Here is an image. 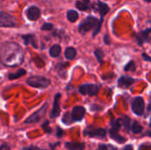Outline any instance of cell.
I'll return each instance as SVG.
<instances>
[{
    "instance_id": "cell-21",
    "label": "cell",
    "mask_w": 151,
    "mask_h": 150,
    "mask_svg": "<svg viewBox=\"0 0 151 150\" xmlns=\"http://www.w3.org/2000/svg\"><path fill=\"white\" fill-rule=\"evenodd\" d=\"M26 74V71L24 70V69H20V70H19L18 72H14V73H10L9 75H8V78H9V80H16V79H18V78H19V77H21V76H23V75H25Z\"/></svg>"
},
{
    "instance_id": "cell-18",
    "label": "cell",
    "mask_w": 151,
    "mask_h": 150,
    "mask_svg": "<svg viewBox=\"0 0 151 150\" xmlns=\"http://www.w3.org/2000/svg\"><path fill=\"white\" fill-rule=\"evenodd\" d=\"M77 55V52H76V50L73 47H69L65 50V56L67 59L69 60H72Z\"/></svg>"
},
{
    "instance_id": "cell-16",
    "label": "cell",
    "mask_w": 151,
    "mask_h": 150,
    "mask_svg": "<svg viewBox=\"0 0 151 150\" xmlns=\"http://www.w3.org/2000/svg\"><path fill=\"white\" fill-rule=\"evenodd\" d=\"M65 148L69 150H84L85 144L79 142H66Z\"/></svg>"
},
{
    "instance_id": "cell-5",
    "label": "cell",
    "mask_w": 151,
    "mask_h": 150,
    "mask_svg": "<svg viewBox=\"0 0 151 150\" xmlns=\"http://www.w3.org/2000/svg\"><path fill=\"white\" fill-rule=\"evenodd\" d=\"M48 108V104L45 103L40 110H38L36 112H35L34 114H32L29 118H27L25 120V124H34V123H37L39 122L46 114V111Z\"/></svg>"
},
{
    "instance_id": "cell-36",
    "label": "cell",
    "mask_w": 151,
    "mask_h": 150,
    "mask_svg": "<svg viewBox=\"0 0 151 150\" xmlns=\"http://www.w3.org/2000/svg\"><path fill=\"white\" fill-rule=\"evenodd\" d=\"M0 150H11V149L7 144H2L0 146Z\"/></svg>"
},
{
    "instance_id": "cell-39",
    "label": "cell",
    "mask_w": 151,
    "mask_h": 150,
    "mask_svg": "<svg viewBox=\"0 0 151 150\" xmlns=\"http://www.w3.org/2000/svg\"><path fill=\"white\" fill-rule=\"evenodd\" d=\"M146 135H149V136H150L151 137V132H148V133H146Z\"/></svg>"
},
{
    "instance_id": "cell-7",
    "label": "cell",
    "mask_w": 151,
    "mask_h": 150,
    "mask_svg": "<svg viewBox=\"0 0 151 150\" xmlns=\"http://www.w3.org/2000/svg\"><path fill=\"white\" fill-rule=\"evenodd\" d=\"M144 108H145V103L143 98L141 96L135 97L132 103V110L134 113L138 116H142L144 112Z\"/></svg>"
},
{
    "instance_id": "cell-25",
    "label": "cell",
    "mask_w": 151,
    "mask_h": 150,
    "mask_svg": "<svg viewBox=\"0 0 151 150\" xmlns=\"http://www.w3.org/2000/svg\"><path fill=\"white\" fill-rule=\"evenodd\" d=\"M142 131V126L138 123V122H134L133 126H132V132L134 133H139Z\"/></svg>"
},
{
    "instance_id": "cell-30",
    "label": "cell",
    "mask_w": 151,
    "mask_h": 150,
    "mask_svg": "<svg viewBox=\"0 0 151 150\" xmlns=\"http://www.w3.org/2000/svg\"><path fill=\"white\" fill-rule=\"evenodd\" d=\"M53 28V25L50 24V23H44L42 26V30L43 31H49V30H51Z\"/></svg>"
},
{
    "instance_id": "cell-19",
    "label": "cell",
    "mask_w": 151,
    "mask_h": 150,
    "mask_svg": "<svg viewBox=\"0 0 151 150\" xmlns=\"http://www.w3.org/2000/svg\"><path fill=\"white\" fill-rule=\"evenodd\" d=\"M61 52V47L59 45H53L50 49V55L53 57H57L60 55Z\"/></svg>"
},
{
    "instance_id": "cell-4",
    "label": "cell",
    "mask_w": 151,
    "mask_h": 150,
    "mask_svg": "<svg viewBox=\"0 0 151 150\" xmlns=\"http://www.w3.org/2000/svg\"><path fill=\"white\" fill-rule=\"evenodd\" d=\"M16 26V18L6 11H0V27H12Z\"/></svg>"
},
{
    "instance_id": "cell-40",
    "label": "cell",
    "mask_w": 151,
    "mask_h": 150,
    "mask_svg": "<svg viewBox=\"0 0 151 150\" xmlns=\"http://www.w3.org/2000/svg\"><path fill=\"white\" fill-rule=\"evenodd\" d=\"M83 1H84V2H85V3H87V4H88V3H89V2H90V1H89V0H83Z\"/></svg>"
},
{
    "instance_id": "cell-41",
    "label": "cell",
    "mask_w": 151,
    "mask_h": 150,
    "mask_svg": "<svg viewBox=\"0 0 151 150\" xmlns=\"http://www.w3.org/2000/svg\"><path fill=\"white\" fill-rule=\"evenodd\" d=\"M144 1H146V2H151V0H144Z\"/></svg>"
},
{
    "instance_id": "cell-13",
    "label": "cell",
    "mask_w": 151,
    "mask_h": 150,
    "mask_svg": "<svg viewBox=\"0 0 151 150\" xmlns=\"http://www.w3.org/2000/svg\"><path fill=\"white\" fill-rule=\"evenodd\" d=\"M151 33V27H149L142 32H140L137 35H136V41L139 44V46H142V44L146 42L149 41V37H150V34Z\"/></svg>"
},
{
    "instance_id": "cell-14",
    "label": "cell",
    "mask_w": 151,
    "mask_h": 150,
    "mask_svg": "<svg viewBox=\"0 0 151 150\" xmlns=\"http://www.w3.org/2000/svg\"><path fill=\"white\" fill-rule=\"evenodd\" d=\"M109 133H110L111 138L113 139L114 141H116L118 143L122 144V143L126 142V141H127V139H126L125 137H123V136H121V135L119 134V130H116V129L111 128V129L109 131Z\"/></svg>"
},
{
    "instance_id": "cell-24",
    "label": "cell",
    "mask_w": 151,
    "mask_h": 150,
    "mask_svg": "<svg viewBox=\"0 0 151 150\" xmlns=\"http://www.w3.org/2000/svg\"><path fill=\"white\" fill-rule=\"evenodd\" d=\"M124 70L126 72H134L136 70V65L134 61H130L127 63V65L125 66Z\"/></svg>"
},
{
    "instance_id": "cell-34",
    "label": "cell",
    "mask_w": 151,
    "mask_h": 150,
    "mask_svg": "<svg viewBox=\"0 0 151 150\" xmlns=\"http://www.w3.org/2000/svg\"><path fill=\"white\" fill-rule=\"evenodd\" d=\"M97 150H108V145H105V144H100L98 146V149Z\"/></svg>"
},
{
    "instance_id": "cell-8",
    "label": "cell",
    "mask_w": 151,
    "mask_h": 150,
    "mask_svg": "<svg viewBox=\"0 0 151 150\" xmlns=\"http://www.w3.org/2000/svg\"><path fill=\"white\" fill-rule=\"evenodd\" d=\"M85 113H86L85 108H83L81 106H76L73 109L72 118H73V121H81L84 118Z\"/></svg>"
},
{
    "instance_id": "cell-17",
    "label": "cell",
    "mask_w": 151,
    "mask_h": 150,
    "mask_svg": "<svg viewBox=\"0 0 151 150\" xmlns=\"http://www.w3.org/2000/svg\"><path fill=\"white\" fill-rule=\"evenodd\" d=\"M97 10H98V11H99L101 17H104V16L109 11L110 8H109V6H108L105 3H103V2L100 1V2H98V4H97Z\"/></svg>"
},
{
    "instance_id": "cell-32",
    "label": "cell",
    "mask_w": 151,
    "mask_h": 150,
    "mask_svg": "<svg viewBox=\"0 0 151 150\" xmlns=\"http://www.w3.org/2000/svg\"><path fill=\"white\" fill-rule=\"evenodd\" d=\"M63 134H64V131L60 127H58L57 128V136L60 138V137L63 136Z\"/></svg>"
},
{
    "instance_id": "cell-2",
    "label": "cell",
    "mask_w": 151,
    "mask_h": 150,
    "mask_svg": "<svg viewBox=\"0 0 151 150\" xmlns=\"http://www.w3.org/2000/svg\"><path fill=\"white\" fill-rule=\"evenodd\" d=\"M103 24V17H101V19L98 20L96 18L88 16L86 18L79 26V31L81 34H85L87 32H89L94 29L93 32V36L95 37L101 29V26Z\"/></svg>"
},
{
    "instance_id": "cell-23",
    "label": "cell",
    "mask_w": 151,
    "mask_h": 150,
    "mask_svg": "<svg viewBox=\"0 0 151 150\" xmlns=\"http://www.w3.org/2000/svg\"><path fill=\"white\" fill-rule=\"evenodd\" d=\"M95 56L96 57L98 62L102 65L104 64V53L102 49H97L96 50H95Z\"/></svg>"
},
{
    "instance_id": "cell-37",
    "label": "cell",
    "mask_w": 151,
    "mask_h": 150,
    "mask_svg": "<svg viewBox=\"0 0 151 150\" xmlns=\"http://www.w3.org/2000/svg\"><path fill=\"white\" fill-rule=\"evenodd\" d=\"M123 150H134L133 145L129 144V145H127V146H125V148L123 149Z\"/></svg>"
},
{
    "instance_id": "cell-27",
    "label": "cell",
    "mask_w": 151,
    "mask_h": 150,
    "mask_svg": "<svg viewBox=\"0 0 151 150\" xmlns=\"http://www.w3.org/2000/svg\"><path fill=\"white\" fill-rule=\"evenodd\" d=\"M62 121L65 124V125H70L71 123L73 122V119L72 118V114L70 115V113H65L64 115V118L62 119Z\"/></svg>"
},
{
    "instance_id": "cell-9",
    "label": "cell",
    "mask_w": 151,
    "mask_h": 150,
    "mask_svg": "<svg viewBox=\"0 0 151 150\" xmlns=\"http://www.w3.org/2000/svg\"><path fill=\"white\" fill-rule=\"evenodd\" d=\"M84 135H88L89 137H100L104 138L106 136V131L103 128H96V129H86L84 131Z\"/></svg>"
},
{
    "instance_id": "cell-11",
    "label": "cell",
    "mask_w": 151,
    "mask_h": 150,
    "mask_svg": "<svg viewBox=\"0 0 151 150\" xmlns=\"http://www.w3.org/2000/svg\"><path fill=\"white\" fill-rule=\"evenodd\" d=\"M135 82V80L130 76H121L118 80V85L122 88H128L132 84Z\"/></svg>"
},
{
    "instance_id": "cell-10",
    "label": "cell",
    "mask_w": 151,
    "mask_h": 150,
    "mask_svg": "<svg viewBox=\"0 0 151 150\" xmlns=\"http://www.w3.org/2000/svg\"><path fill=\"white\" fill-rule=\"evenodd\" d=\"M41 11L37 6H30L27 11V17L30 20H36L40 18Z\"/></svg>"
},
{
    "instance_id": "cell-20",
    "label": "cell",
    "mask_w": 151,
    "mask_h": 150,
    "mask_svg": "<svg viewBox=\"0 0 151 150\" xmlns=\"http://www.w3.org/2000/svg\"><path fill=\"white\" fill-rule=\"evenodd\" d=\"M79 18V14L76 11L74 10H69L67 11V19L71 22H75Z\"/></svg>"
},
{
    "instance_id": "cell-15",
    "label": "cell",
    "mask_w": 151,
    "mask_h": 150,
    "mask_svg": "<svg viewBox=\"0 0 151 150\" xmlns=\"http://www.w3.org/2000/svg\"><path fill=\"white\" fill-rule=\"evenodd\" d=\"M21 37L24 40V43L26 45L31 44L34 48H36L37 47L36 42H35V37L34 34H23Z\"/></svg>"
},
{
    "instance_id": "cell-31",
    "label": "cell",
    "mask_w": 151,
    "mask_h": 150,
    "mask_svg": "<svg viewBox=\"0 0 151 150\" xmlns=\"http://www.w3.org/2000/svg\"><path fill=\"white\" fill-rule=\"evenodd\" d=\"M21 150H45V149H41L37 147H35V146H29V147H26V148H23Z\"/></svg>"
},
{
    "instance_id": "cell-3",
    "label": "cell",
    "mask_w": 151,
    "mask_h": 150,
    "mask_svg": "<svg viewBox=\"0 0 151 150\" xmlns=\"http://www.w3.org/2000/svg\"><path fill=\"white\" fill-rule=\"evenodd\" d=\"M27 83L34 88H47L50 84V80L45 77L42 76H33L27 80Z\"/></svg>"
},
{
    "instance_id": "cell-29",
    "label": "cell",
    "mask_w": 151,
    "mask_h": 150,
    "mask_svg": "<svg viewBox=\"0 0 151 150\" xmlns=\"http://www.w3.org/2000/svg\"><path fill=\"white\" fill-rule=\"evenodd\" d=\"M42 129L44 130V132H45V133H50L52 132L51 128L49 126V121L44 122V123H43V125L42 126Z\"/></svg>"
},
{
    "instance_id": "cell-35",
    "label": "cell",
    "mask_w": 151,
    "mask_h": 150,
    "mask_svg": "<svg viewBox=\"0 0 151 150\" xmlns=\"http://www.w3.org/2000/svg\"><path fill=\"white\" fill-rule=\"evenodd\" d=\"M142 57H143V59H144L145 61H149V62H151V57L148 56L146 53H143V54H142Z\"/></svg>"
},
{
    "instance_id": "cell-33",
    "label": "cell",
    "mask_w": 151,
    "mask_h": 150,
    "mask_svg": "<svg viewBox=\"0 0 151 150\" xmlns=\"http://www.w3.org/2000/svg\"><path fill=\"white\" fill-rule=\"evenodd\" d=\"M104 41V43H105L106 45H110V44H111V40H110V37H109L108 34H105Z\"/></svg>"
},
{
    "instance_id": "cell-38",
    "label": "cell",
    "mask_w": 151,
    "mask_h": 150,
    "mask_svg": "<svg viewBox=\"0 0 151 150\" xmlns=\"http://www.w3.org/2000/svg\"><path fill=\"white\" fill-rule=\"evenodd\" d=\"M108 150H117V148H115L114 146L112 145H108Z\"/></svg>"
},
{
    "instance_id": "cell-28",
    "label": "cell",
    "mask_w": 151,
    "mask_h": 150,
    "mask_svg": "<svg viewBox=\"0 0 151 150\" xmlns=\"http://www.w3.org/2000/svg\"><path fill=\"white\" fill-rule=\"evenodd\" d=\"M111 128L116 129V130H119L120 125H121V124H120V120H119V119H118V120H113V121H111Z\"/></svg>"
},
{
    "instance_id": "cell-26",
    "label": "cell",
    "mask_w": 151,
    "mask_h": 150,
    "mask_svg": "<svg viewBox=\"0 0 151 150\" xmlns=\"http://www.w3.org/2000/svg\"><path fill=\"white\" fill-rule=\"evenodd\" d=\"M76 7H77L79 10H81V11H87V10L89 8L87 3H85V2H81V1H77V2H76Z\"/></svg>"
},
{
    "instance_id": "cell-1",
    "label": "cell",
    "mask_w": 151,
    "mask_h": 150,
    "mask_svg": "<svg viewBox=\"0 0 151 150\" xmlns=\"http://www.w3.org/2000/svg\"><path fill=\"white\" fill-rule=\"evenodd\" d=\"M24 59V52L15 42H5L0 47V62L6 66L13 67L20 65Z\"/></svg>"
},
{
    "instance_id": "cell-22",
    "label": "cell",
    "mask_w": 151,
    "mask_h": 150,
    "mask_svg": "<svg viewBox=\"0 0 151 150\" xmlns=\"http://www.w3.org/2000/svg\"><path fill=\"white\" fill-rule=\"evenodd\" d=\"M120 122H121V124L123 125V126L127 129V130H129L130 129V127H131V119H130V118H128L127 116H123L120 119Z\"/></svg>"
},
{
    "instance_id": "cell-6",
    "label": "cell",
    "mask_w": 151,
    "mask_h": 150,
    "mask_svg": "<svg viewBox=\"0 0 151 150\" xmlns=\"http://www.w3.org/2000/svg\"><path fill=\"white\" fill-rule=\"evenodd\" d=\"M99 88L95 84H83L79 88V92L81 95H88L90 96L96 95L98 94Z\"/></svg>"
},
{
    "instance_id": "cell-12",
    "label": "cell",
    "mask_w": 151,
    "mask_h": 150,
    "mask_svg": "<svg viewBox=\"0 0 151 150\" xmlns=\"http://www.w3.org/2000/svg\"><path fill=\"white\" fill-rule=\"evenodd\" d=\"M60 97H61V95L59 93L55 95L54 103H53V108H52V111H51V113H50V118H55L58 117L59 114H60V107H59Z\"/></svg>"
}]
</instances>
